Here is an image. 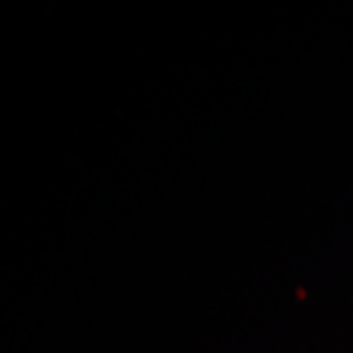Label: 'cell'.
Listing matches in <instances>:
<instances>
[]
</instances>
